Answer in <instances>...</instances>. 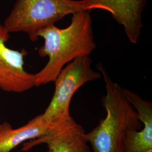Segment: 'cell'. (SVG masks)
<instances>
[{"label": "cell", "instance_id": "1", "mask_svg": "<svg viewBox=\"0 0 152 152\" xmlns=\"http://www.w3.org/2000/svg\"><path fill=\"white\" fill-rule=\"evenodd\" d=\"M72 15L67 27L59 28L53 25L38 33V38L44 39L38 54L48 56L49 60L41 71L34 73L35 86L54 82L65 65L77 58L90 56L96 48L90 11H79Z\"/></svg>", "mask_w": 152, "mask_h": 152}, {"label": "cell", "instance_id": "2", "mask_svg": "<svg viewBox=\"0 0 152 152\" xmlns=\"http://www.w3.org/2000/svg\"><path fill=\"white\" fill-rule=\"evenodd\" d=\"M98 69L105 83L103 104L107 113L94 129L86 133V137L94 152H124L127 134L140 130L142 124L124 88L112 80L103 65L99 64Z\"/></svg>", "mask_w": 152, "mask_h": 152}, {"label": "cell", "instance_id": "3", "mask_svg": "<svg viewBox=\"0 0 152 152\" xmlns=\"http://www.w3.org/2000/svg\"><path fill=\"white\" fill-rule=\"evenodd\" d=\"M81 11V0H17L3 24L9 32L26 33L35 42L41 30Z\"/></svg>", "mask_w": 152, "mask_h": 152}, {"label": "cell", "instance_id": "4", "mask_svg": "<svg viewBox=\"0 0 152 152\" xmlns=\"http://www.w3.org/2000/svg\"><path fill=\"white\" fill-rule=\"evenodd\" d=\"M92 60L89 56L72 60L61 70L55 80V91L49 105L42 118L49 122L68 120L70 115V104L75 92L85 83L100 78V72L93 70Z\"/></svg>", "mask_w": 152, "mask_h": 152}, {"label": "cell", "instance_id": "5", "mask_svg": "<svg viewBox=\"0 0 152 152\" xmlns=\"http://www.w3.org/2000/svg\"><path fill=\"white\" fill-rule=\"evenodd\" d=\"M10 33L0 24V89L12 93H22L35 86V75L24 69V56L28 52L8 48Z\"/></svg>", "mask_w": 152, "mask_h": 152}, {"label": "cell", "instance_id": "6", "mask_svg": "<svg viewBox=\"0 0 152 152\" xmlns=\"http://www.w3.org/2000/svg\"><path fill=\"white\" fill-rule=\"evenodd\" d=\"M41 144L47 145L46 152H91L83 127L72 117L60 122L48 134L24 142L22 151L27 152Z\"/></svg>", "mask_w": 152, "mask_h": 152}, {"label": "cell", "instance_id": "7", "mask_svg": "<svg viewBox=\"0 0 152 152\" xmlns=\"http://www.w3.org/2000/svg\"><path fill=\"white\" fill-rule=\"evenodd\" d=\"M83 11L94 9L109 12L122 25L129 41L136 44L142 27V16L146 0H81Z\"/></svg>", "mask_w": 152, "mask_h": 152}, {"label": "cell", "instance_id": "8", "mask_svg": "<svg viewBox=\"0 0 152 152\" xmlns=\"http://www.w3.org/2000/svg\"><path fill=\"white\" fill-rule=\"evenodd\" d=\"M124 91L142 124L140 130L127 134L124 152H152V102L142 99L135 92L124 88Z\"/></svg>", "mask_w": 152, "mask_h": 152}, {"label": "cell", "instance_id": "9", "mask_svg": "<svg viewBox=\"0 0 152 152\" xmlns=\"http://www.w3.org/2000/svg\"><path fill=\"white\" fill-rule=\"evenodd\" d=\"M61 122H47L41 114L16 129H14L10 123L4 122L0 124V152H10L26 141L46 135Z\"/></svg>", "mask_w": 152, "mask_h": 152}]
</instances>
